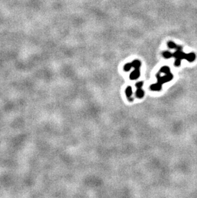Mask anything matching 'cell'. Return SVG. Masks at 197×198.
Listing matches in <instances>:
<instances>
[{"label": "cell", "instance_id": "3957f363", "mask_svg": "<svg viewBox=\"0 0 197 198\" xmlns=\"http://www.w3.org/2000/svg\"><path fill=\"white\" fill-rule=\"evenodd\" d=\"M161 88H162V84L159 83V82L156 84H153L150 86V89L153 91H159L160 90H161Z\"/></svg>", "mask_w": 197, "mask_h": 198}, {"label": "cell", "instance_id": "8992f818", "mask_svg": "<svg viewBox=\"0 0 197 198\" xmlns=\"http://www.w3.org/2000/svg\"><path fill=\"white\" fill-rule=\"evenodd\" d=\"M132 67H134V69H140L141 67V62L138 60H135L131 63Z\"/></svg>", "mask_w": 197, "mask_h": 198}, {"label": "cell", "instance_id": "8fae6325", "mask_svg": "<svg viewBox=\"0 0 197 198\" xmlns=\"http://www.w3.org/2000/svg\"><path fill=\"white\" fill-rule=\"evenodd\" d=\"M135 85H136V87H137L138 89L141 88V87H143V82H139L137 83H136Z\"/></svg>", "mask_w": 197, "mask_h": 198}, {"label": "cell", "instance_id": "7a4b0ae2", "mask_svg": "<svg viewBox=\"0 0 197 198\" xmlns=\"http://www.w3.org/2000/svg\"><path fill=\"white\" fill-rule=\"evenodd\" d=\"M140 76V69H134V71L133 72H132L130 74V79L132 80H136L138 79Z\"/></svg>", "mask_w": 197, "mask_h": 198}, {"label": "cell", "instance_id": "277c9868", "mask_svg": "<svg viewBox=\"0 0 197 198\" xmlns=\"http://www.w3.org/2000/svg\"><path fill=\"white\" fill-rule=\"evenodd\" d=\"M125 94H126V96L127 97L128 99L130 101H132L133 99L131 98L132 96V87H127V88L125 90Z\"/></svg>", "mask_w": 197, "mask_h": 198}, {"label": "cell", "instance_id": "ba28073f", "mask_svg": "<svg viewBox=\"0 0 197 198\" xmlns=\"http://www.w3.org/2000/svg\"><path fill=\"white\" fill-rule=\"evenodd\" d=\"M160 72L161 73H163L164 74H168L170 73V68L168 67H166V66H164L161 69H160Z\"/></svg>", "mask_w": 197, "mask_h": 198}, {"label": "cell", "instance_id": "52a82bcc", "mask_svg": "<svg viewBox=\"0 0 197 198\" xmlns=\"http://www.w3.org/2000/svg\"><path fill=\"white\" fill-rule=\"evenodd\" d=\"M195 58H196L195 54L193 53H191L188 54V56H187L186 60H188V62H193L195 60Z\"/></svg>", "mask_w": 197, "mask_h": 198}, {"label": "cell", "instance_id": "30bf717a", "mask_svg": "<svg viewBox=\"0 0 197 198\" xmlns=\"http://www.w3.org/2000/svg\"><path fill=\"white\" fill-rule=\"evenodd\" d=\"M163 56L166 58H170L172 57V53H171L169 51H164L163 53Z\"/></svg>", "mask_w": 197, "mask_h": 198}, {"label": "cell", "instance_id": "6da1fadb", "mask_svg": "<svg viewBox=\"0 0 197 198\" xmlns=\"http://www.w3.org/2000/svg\"><path fill=\"white\" fill-rule=\"evenodd\" d=\"M157 78L158 82L161 84H163L164 83L170 82V81L172 80L173 78V74L171 73H169L168 74H166L165 76H161L159 74H158L157 75Z\"/></svg>", "mask_w": 197, "mask_h": 198}, {"label": "cell", "instance_id": "5b68a950", "mask_svg": "<svg viewBox=\"0 0 197 198\" xmlns=\"http://www.w3.org/2000/svg\"><path fill=\"white\" fill-rule=\"evenodd\" d=\"M144 94H145L144 91L141 89V88L138 89L136 91V96L137 98L139 99H141L143 98V97L144 96Z\"/></svg>", "mask_w": 197, "mask_h": 198}, {"label": "cell", "instance_id": "9c48e42d", "mask_svg": "<svg viewBox=\"0 0 197 198\" xmlns=\"http://www.w3.org/2000/svg\"><path fill=\"white\" fill-rule=\"evenodd\" d=\"M131 67H132L131 63V64H130V63L126 64H125V66H124V70L125 71H126V72H127V71H130V69H131Z\"/></svg>", "mask_w": 197, "mask_h": 198}]
</instances>
